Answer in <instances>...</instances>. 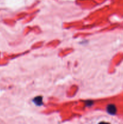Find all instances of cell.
Instances as JSON below:
<instances>
[{"instance_id": "3", "label": "cell", "mask_w": 123, "mask_h": 124, "mask_svg": "<svg viewBox=\"0 0 123 124\" xmlns=\"http://www.w3.org/2000/svg\"><path fill=\"white\" fill-rule=\"evenodd\" d=\"M93 104H94V101H91V100L86 101L85 105L86 107H91V106H92Z\"/></svg>"}, {"instance_id": "2", "label": "cell", "mask_w": 123, "mask_h": 124, "mask_svg": "<svg viewBox=\"0 0 123 124\" xmlns=\"http://www.w3.org/2000/svg\"><path fill=\"white\" fill-rule=\"evenodd\" d=\"M33 102L37 106H42L43 105V98L41 96H36L33 99Z\"/></svg>"}, {"instance_id": "4", "label": "cell", "mask_w": 123, "mask_h": 124, "mask_svg": "<svg viewBox=\"0 0 123 124\" xmlns=\"http://www.w3.org/2000/svg\"><path fill=\"white\" fill-rule=\"evenodd\" d=\"M98 124H110V123H109V122H104V121H102V122H99Z\"/></svg>"}, {"instance_id": "1", "label": "cell", "mask_w": 123, "mask_h": 124, "mask_svg": "<svg viewBox=\"0 0 123 124\" xmlns=\"http://www.w3.org/2000/svg\"><path fill=\"white\" fill-rule=\"evenodd\" d=\"M106 111L109 115H115L117 112V108L114 104H109L106 107Z\"/></svg>"}]
</instances>
